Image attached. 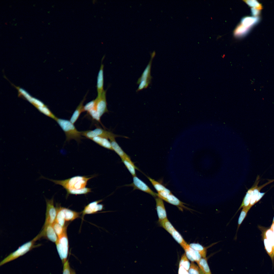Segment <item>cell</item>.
<instances>
[{"label":"cell","mask_w":274,"mask_h":274,"mask_svg":"<svg viewBox=\"0 0 274 274\" xmlns=\"http://www.w3.org/2000/svg\"><path fill=\"white\" fill-rule=\"evenodd\" d=\"M188 272L189 274H200V269L194 262H191Z\"/></svg>","instance_id":"36"},{"label":"cell","mask_w":274,"mask_h":274,"mask_svg":"<svg viewBox=\"0 0 274 274\" xmlns=\"http://www.w3.org/2000/svg\"><path fill=\"white\" fill-rule=\"evenodd\" d=\"M183 249L187 258L192 262H196L202 258L199 252L192 248L188 244Z\"/></svg>","instance_id":"14"},{"label":"cell","mask_w":274,"mask_h":274,"mask_svg":"<svg viewBox=\"0 0 274 274\" xmlns=\"http://www.w3.org/2000/svg\"><path fill=\"white\" fill-rule=\"evenodd\" d=\"M160 226L171 234L175 229L167 218L159 222Z\"/></svg>","instance_id":"26"},{"label":"cell","mask_w":274,"mask_h":274,"mask_svg":"<svg viewBox=\"0 0 274 274\" xmlns=\"http://www.w3.org/2000/svg\"><path fill=\"white\" fill-rule=\"evenodd\" d=\"M189 245L192 248L199 252L202 258H206L207 248L204 247L199 243H192Z\"/></svg>","instance_id":"24"},{"label":"cell","mask_w":274,"mask_h":274,"mask_svg":"<svg viewBox=\"0 0 274 274\" xmlns=\"http://www.w3.org/2000/svg\"><path fill=\"white\" fill-rule=\"evenodd\" d=\"M250 209V208L248 207L243 208L238 218L237 231Z\"/></svg>","instance_id":"31"},{"label":"cell","mask_w":274,"mask_h":274,"mask_svg":"<svg viewBox=\"0 0 274 274\" xmlns=\"http://www.w3.org/2000/svg\"><path fill=\"white\" fill-rule=\"evenodd\" d=\"M272 223H274V217L273 218V222Z\"/></svg>","instance_id":"46"},{"label":"cell","mask_w":274,"mask_h":274,"mask_svg":"<svg viewBox=\"0 0 274 274\" xmlns=\"http://www.w3.org/2000/svg\"><path fill=\"white\" fill-rule=\"evenodd\" d=\"M52 6V7H53V6Z\"/></svg>","instance_id":"58"},{"label":"cell","mask_w":274,"mask_h":274,"mask_svg":"<svg viewBox=\"0 0 274 274\" xmlns=\"http://www.w3.org/2000/svg\"><path fill=\"white\" fill-rule=\"evenodd\" d=\"M91 140L104 148L113 150L110 142L108 139L100 137H96Z\"/></svg>","instance_id":"18"},{"label":"cell","mask_w":274,"mask_h":274,"mask_svg":"<svg viewBox=\"0 0 274 274\" xmlns=\"http://www.w3.org/2000/svg\"><path fill=\"white\" fill-rule=\"evenodd\" d=\"M20 92L30 102H31L32 98L27 92L23 89H20L19 90Z\"/></svg>","instance_id":"39"},{"label":"cell","mask_w":274,"mask_h":274,"mask_svg":"<svg viewBox=\"0 0 274 274\" xmlns=\"http://www.w3.org/2000/svg\"><path fill=\"white\" fill-rule=\"evenodd\" d=\"M252 14L254 16L258 15L260 14V10L252 8L251 9Z\"/></svg>","instance_id":"42"},{"label":"cell","mask_w":274,"mask_h":274,"mask_svg":"<svg viewBox=\"0 0 274 274\" xmlns=\"http://www.w3.org/2000/svg\"><path fill=\"white\" fill-rule=\"evenodd\" d=\"M15 18H14V19H13V21H15Z\"/></svg>","instance_id":"50"},{"label":"cell","mask_w":274,"mask_h":274,"mask_svg":"<svg viewBox=\"0 0 274 274\" xmlns=\"http://www.w3.org/2000/svg\"><path fill=\"white\" fill-rule=\"evenodd\" d=\"M112 150H113L121 158L128 155L123 151L115 140V138L110 139Z\"/></svg>","instance_id":"20"},{"label":"cell","mask_w":274,"mask_h":274,"mask_svg":"<svg viewBox=\"0 0 274 274\" xmlns=\"http://www.w3.org/2000/svg\"><path fill=\"white\" fill-rule=\"evenodd\" d=\"M81 132L82 136L90 140L96 137H103L109 140L113 138L122 137L99 127L93 130H87L81 131Z\"/></svg>","instance_id":"5"},{"label":"cell","mask_w":274,"mask_h":274,"mask_svg":"<svg viewBox=\"0 0 274 274\" xmlns=\"http://www.w3.org/2000/svg\"><path fill=\"white\" fill-rule=\"evenodd\" d=\"M122 162L133 177L136 176L135 169H138L128 155L121 158Z\"/></svg>","instance_id":"17"},{"label":"cell","mask_w":274,"mask_h":274,"mask_svg":"<svg viewBox=\"0 0 274 274\" xmlns=\"http://www.w3.org/2000/svg\"><path fill=\"white\" fill-rule=\"evenodd\" d=\"M11 5H10L9 6V7H11Z\"/></svg>","instance_id":"52"},{"label":"cell","mask_w":274,"mask_h":274,"mask_svg":"<svg viewBox=\"0 0 274 274\" xmlns=\"http://www.w3.org/2000/svg\"><path fill=\"white\" fill-rule=\"evenodd\" d=\"M249 28L246 27L242 24L238 26L234 32V35L237 37H240L246 34Z\"/></svg>","instance_id":"29"},{"label":"cell","mask_w":274,"mask_h":274,"mask_svg":"<svg viewBox=\"0 0 274 274\" xmlns=\"http://www.w3.org/2000/svg\"><path fill=\"white\" fill-rule=\"evenodd\" d=\"M46 203V211L45 222L43 226L48 225H52L55 221L57 210L54 206V197L51 199L45 198Z\"/></svg>","instance_id":"6"},{"label":"cell","mask_w":274,"mask_h":274,"mask_svg":"<svg viewBox=\"0 0 274 274\" xmlns=\"http://www.w3.org/2000/svg\"><path fill=\"white\" fill-rule=\"evenodd\" d=\"M106 90H104L101 96L95 99L96 109L100 117L108 112L107 107L106 94Z\"/></svg>","instance_id":"10"},{"label":"cell","mask_w":274,"mask_h":274,"mask_svg":"<svg viewBox=\"0 0 274 274\" xmlns=\"http://www.w3.org/2000/svg\"><path fill=\"white\" fill-rule=\"evenodd\" d=\"M92 118L97 122L101 123L100 118L96 109V107L93 109L87 112Z\"/></svg>","instance_id":"34"},{"label":"cell","mask_w":274,"mask_h":274,"mask_svg":"<svg viewBox=\"0 0 274 274\" xmlns=\"http://www.w3.org/2000/svg\"><path fill=\"white\" fill-rule=\"evenodd\" d=\"M156 208L159 222L167 218L166 213L163 200L159 197L155 198Z\"/></svg>","instance_id":"13"},{"label":"cell","mask_w":274,"mask_h":274,"mask_svg":"<svg viewBox=\"0 0 274 274\" xmlns=\"http://www.w3.org/2000/svg\"><path fill=\"white\" fill-rule=\"evenodd\" d=\"M95 176L94 175L89 177L77 176L64 180H57L50 179L41 175L39 179H47L55 184L61 185L66 190L67 197L70 194H86L91 192V189L86 187V186L88 181Z\"/></svg>","instance_id":"1"},{"label":"cell","mask_w":274,"mask_h":274,"mask_svg":"<svg viewBox=\"0 0 274 274\" xmlns=\"http://www.w3.org/2000/svg\"><path fill=\"white\" fill-rule=\"evenodd\" d=\"M71 268L68 259L63 264V274H71Z\"/></svg>","instance_id":"38"},{"label":"cell","mask_w":274,"mask_h":274,"mask_svg":"<svg viewBox=\"0 0 274 274\" xmlns=\"http://www.w3.org/2000/svg\"><path fill=\"white\" fill-rule=\"evenodd\" d=\"M35 4H33V6H35Z\"/></svg>","instance_id":"49"},{"label":"cell","mask_w":274,"mask_h":274,"mask_svg":"<svg viewBox=\"0 0 274 274\" xmlns=\"http://www.w3.org/2000/svg\"><path fill=\"white\" fill-rule=\"evenodd\" d=\"M200 274H205V273H203V272H202L201 271H200Z\"/></svg>","instance_id":"45"},{"label":"cell","mask_w":274,"mask_h":274,"mask_svg":"<svg viewBox=\"0 0 274 274\" xmlns=\"http://www.w3.org/2000/svg\"><path fill=\"white\" fill-rule=\"evenodd\" d=\"M157 196L169 203L179 207L180 209L187 208L184 205V203L180 200L172 193H169L165 192H159L157 193Z\"/></svg>","instance_id":"7"},{"label":"cell","mask_w":274,"mask_h":274,"mask_svg":"<svg viewBox=\"0 0 274 274\" xmlns=\"http://www.w3.org/2000/svg\"><path fill=\"white\" fill-rule=\"evenodd\" d=\"M57 249L63 264L67 260L69 245L66 231L61 236L58 238L55 243Z\"/></svg>","instance_id":"4"},{"label":"cell","mask_w":274,"mask_h":274,"mask_svg":"<svg viewBox=\"0 0 274 274\" xmlns=\"http://www.w3.org/2000/svg\"><path fill=\"white\" fill-rule=\"evenodd\" d=\"M40 238L38 234L32 240L20 246L15 251L10 254L2 261L0 263V266L23 255L35 246H38L35 245V242Z\"/></svg>","instance_id":"3"},{"label":"cell","mask_w":274,"mask_h":274,"mask_svg":"<svg viewBox=\"0 0 274 274\" xmlns=\"http://www.w3.org/2000/svg\"><path fill=\"white\" fill-rule=\"evenodd\" d=\"M57 213L55 221L59 224L62 227H65V221L64 215L62 209L60 207L57 208Z\"/></svg>","instance_id":"23"},{"label":"cell","mask_w":274,"mask_h":274,"mask_svg":"<svg viewBox=\"0 0 274 274\" xmlns=\"http://www.w3.org/2000/svg\"><path fill=\"white\" fill-rule=\"evenodd\" d=\"M71 274H76L75 271L73 269L71 268Z\"/></svg>","instance_id":"44"},{"label":"cell","mask_w":274,"mask_h":274,"mask_svg":"<svg viewBox=\"0 0 274 274\" xmlns=\"http://www.w3.org/2000/svg\"><path fill=\"white\" fill-rule=\"evenodd\" d=\"M37 107L39 110L40 111L47 116L55 119V120H56L57 118L49 109L44 106L43 107Z\"/></svg>","instance_id":"35"},{"label":"cell","mask_w":274,"mask_h":274,"mask_svg":"<svg viewBox=\"0 0 274 274\" xmlns=\"http://www.w3.org/2000/svg\"><path fill=\"white\" fill-rule=\"evenodd\" d=\"M104 65L101 63L97 77V96H101L104 91V83L103 68Z\"/></svg>","instance_id":"15"},{"label":"cell","mask_w":274,"mask_h":274,"mask_svg":"<svg viewBox=\"0 0 274 274\" xmlns=\"http://www.w3.org/2000/svg\"><path fill=\"white\" fill-rule=\"evenodd\" d=\"M52 226L58 238L61 236L66 231V227H62L55 221Z\"/></svg>","instance_id":"28"},{"label":"cell","mask_w":274,"mask_h":274,"mask_svg":"<svg viewBox=\"0 0 274 274\" xmlns=\"http://www.w3.org/2000/svg\"><path fill=\"white\" fill-rule=\"evenodd\" d=\"M128 186L133 187V190H138L148 193L152 196H157V193L153 191L144 182L136 176L133 177V182Z\"/></svg>","instance_id":"9"},{"label":"cell","mask_w":274,"mask_h":274,"mask_svg":"<svg viewBox=\"0 0 274 274\" xmlns=\"http://www.w3.org/2000/svg\"><path fill=\"white\" fill-rule=\"evenodd\" d=\"M178 274H189L188 271H187L182 266H179Z\"/></svg>","instance_id":"41"},{"label":"cell","mask_w":274,"mask_h":274,"mask_svg":"<svg viewBox=\"0 0 274 274\" xmlns=\"http://www.w3.org/2000/svg\"><path fill=\"white\" fill-rule=\"evenodd\" d=\"M102 201L100 200L91 202L86 206L82 211V216L86 214L95 213L101 210L103 207V205L99 203Z\"/></svg>","instance_id":"12"},{"label":"cell","mask_w":274,"mask_h":274,"mask_svg":"<svg viewBox=\"0 0 274 274\" xmlns=\"http://www.w3.org/2000/svg\"><path fill=\"white\" fill-rule=\"evenodd\" d=\"M87 94L77 106L70 119V121L74 124L78 120L81 113L84 112L83 104L86 99Z\"/></svg>","instance_id":"16"},{"label":"cell","mask_w":274,"mask_h":274,"mask_svg":"<svg viewBox=\"0 0 274 274\" xmlns=\"http://www.w3.org/2000/svg\"><path fill=\"white\" fill-rule=\"evenodd\" d=\"M147 177L158 193L162 192H165L169 193H172L169 190L160 183L149 177L147 176Z\"/></svg>","instance_id":"22"},{"label":"cell","mask_w":274,"mask_h":274,"mask_svg":"<svg viewBox=\"0 0 274 274\" xmlns=\"http://www.w3.org/2000/svg\"><path fill=\"white\" fill-rule=\"evenodd\" d=\"M270 229L272 231L274 235V223H272V224L271 226Z\"/></svg>","instance_id":"43"},{"label":"cell","mask_w":274,"mask_h":274,"mask_svg":"<svg viewBox=\"0 0 274 274\" xmlns=\"http://www.w3.org/2000/svg\"><path fill=\"white\" fill-rule=\"evenodd\" d=\"M50 22L49 23H48V24L50 25Z\"/></svg>","instance_id":"54"},{"label":"cell","mask_w":274,"mask_h":274,"mask_svg":"<svg viewBox=\"0 0 274 274\" xmlns=\"http://www.w3.org/2000/svg\"><path fill=\"white\" fill-rule=\"evenodd\" d=\"M13 23L12 24V25H13Z\"/></svg>","instance_id":"56"},{"label":"cell","mask_w":274,"mask_h":274,"mask_svg":"<svg viewBox=\"0 0 274 274\" xmlns=\"http://www.w3.org/2000/svg\"><path fill=\"white\" fill-rule=\"evenodd\" d=\"M265 237L271 245L274 252V235L270 229L267 230L265 234Z\"/></svg>","instance_id":"33"},{"label":"cell","mask_w":274,"mask_h":274,"mask_svg":"<svg viewBox=\"0 0 274 274\" xmlns=\"http://www.w3.org/2000/svg\"><path fill=\"white\" fill-rule=\"evenodd\" d=\"M17 23H16V24H14V25H15V26H16V25H17Z\"/></svg>","instance_id":"48"},{"label":"cell","mask_w":274,"mask_h":274,"mask_svg":"<svg viewBox=\"0 0 274 274\" xmlns=\"http://www.w3.org/2000/svg\"><path fill=\"white\" fill-rule=\"evenodd\" d=\"M56 120L65 133L66 141L74 139L78 143L80 142L82 138L81 131H78L70 121L57 118Z\"/></svg>","instance_id":"2"},{"label":"cell","mask_w":274,"mask_h":274,"mask_svg":"<svg viewBox=\"0 0 274 274\" xmlns=\"http://www.w3.org/2000/svg\"><path fill=\"white\" fill-rule=\"evenodd\" d=\"M196 263L200 268V270L203 273L205 274H212L206 258H201Z\"/></svg>","instance_id":"21"},{"label":"cell","mask_w":274,"mask_h":274,"mask_svg":"<svg viewBox=\"0 0 274 274\" xmlns=\"http://www.w3.org/2000/svg\"><path fill=\"white\" fill-rule=\"evenodd\" d=\"M190 265L188 259L186 256L185 253L181 257L179 266H182L188 271Z\"/></svg>","instance_id":"30"},{"label":"cell","mask_w":274,"mask_h":274,"mask_svg":"<svg viewBox=\"0 0 274 274\" xmlns=\"http://www.w3.org/2000/svg\"><path fill=\"white\" fill-rule=\"evenodd\" d=\"M257 20V18L253 17L247 16L244 18L241 21V24L244 26L249 28Z\"/></svg>","instance_id":"27"},{"label":"cell","mask_w":274,"mask_h":274,"mask_svg":"<svg viewBox=\"0 0 274 274\" xmlns=\"http://www.w3.org/2000/svg\"><path fill=\"white\" fill-rule=\"evenodd\" d=\"M10 23H11V22H9Z\"/></svg>","instance_id":"57"},{"label":"cell","mask_w":274,"mask_h":274,"mask_svg":"<svg viewBox=\"0 0 274 274\" xmlns=\"http://www.w3.org/2000/svg\"><path fill=\"white\" fill-rule=\"evenodd\" d=\"M96 107L95 101V99L93 100L92 101L87 103L83 107V111H86L87 112L90 110Z\"/></svg>","instance_id":"37"},{"label":"cell","mask_w":274,"mask_h":274,"mask_svg":"<svg viewBox=\"0 0 274 274\" xmlns=\"http://www.w3.org/2000/svg\"><path fill=\"white\" fill-rule=\"evenodd\" d=\"M65 221H72L79 217L80 213L62 207Z\"/></svg>","instance_id":"19"},{"label":"cell","mask_w":274,"mask_h":274,"mask_svg":"<svg viewBox=\"0 0 274 274\" xmlns=\"http://www.w3.org/2000/svg\"><path fill=\"white\" fill-rule=\"evenodd\" d=\"M42 36H43V34H42Z\"/></svg>","instance_id":"55"},{"label":"cell","mask_w":274,"mask_h":274,"mask_svg":"<svg viewBox=\"0 0 274 274\" xmlns=\"http://www.w3.org/2000/svg\"><path fill=\"white\" fill-rule=\"evenodd\" d=\"M50 12V11H48V12H47V13H50V12Z\"/></svg>","instance_id":"51"},{"label":"cell","mask_w":274,"mask_h":274,"mask_svg":"<svg viewBox=\"0 0 274 274\" xmlns=\"http://www.w3.org/2000/svg\"><path fill=\"white\" fill-rule=\"evenodd\" d=\"M22 37H20V39H22Z\"/></svg>","instance_id":"47"},{"label":"cell","mask_w":274,"mask_h":274,"mask_svg":"<svg viewBox=\"0 0 274 274\" xmlns=\"http://www.w3.org/2000/svg\"><path fill=\"white\" fill-rule=\"evenodd\" d=\"M154 57L151 56V59L141 76L138 79L137 84H140L143 88H146L150 82L151 77L150 75V70L151 63Z\"/></svg>","instance_id":"8"},{"label":"cell","mask_w":274,"mask_h":274,"mask_svg":"<svg viewBox=\"0 0 274 274\" xmlns=\"http://www.w3.org/2000/svg\"><path fill=\"white\" fill-rule=\"evenodd\" d=\"M5 24H6V25H7V22H6V23H5Z\"/></svg>","instance_id":"53"},{"label":"cell","mask_w":274,"mask_h":274,"mask_svg":"<svg viewBox=\"0 0 274 274\" xmlns=\"http://www.w3.org/2000/svg\"><path fill=\"white\" fill-rule=\"evenodd\" d=\"M176 241L183 249L188 244L180 233L175 229L171 234Z\"/></svg>","instance_id":"25"},{"label":"cell","mask_w":274,"mask_h":274,"mask_svg":"<svg viewBox=\"0 0 274 274\" xmlns=\"http://www.w3.org/2000/svg\"><path fill=\"white\" fill-rule=\"evenodd\" d=\"M31 102L34 104L37 107L44 106V104L39 100L32 98Z\"/></svg>","instance_id":"40"},{"label":"cell","mask_w":274,"mask_h":274,"mask_svg":"<svg viewBox=\"0 0 274 274\" xmlns=\"http://www.w3.org/2000/svg\"><path fill=\"white\" fill-rule=\"evenodd\" d=\"M245 1L248 5L252 7V8H255L260 10L263 8L261 4L256 0H245Z\"/></svg>","instance_id":"32"},{"label":"cell","mask_w":274,"mask_h":274,"mask_svg":"<svg viewBox=\"0 0 274 274\" xmlns=\"http://www.w3.org/2000/svg\"><path fill=\"white\" fill-rule=\"evenodd\" d=\"M41 231L39 234L41 237L43 236L48 240L56 243L58 237L52 226V225H48L43 226Z\"/></svg>","instance_id":"11"}]
</instances>
